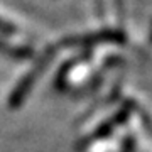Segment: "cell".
Wrapping results in <instances>:
<instances>
[{
    "mask_svg": "<svg viewBox=\"0 0 152 152\" xmlns=\"http://www.w3.org/2000/svg\"><path fill=\"white\" fill-rule=\"evenodd\" d=\"M0 53H4L5 56H10V58H29V56L32 54L29 49L26 48H14V46H10V44L4 42L2 39H0Z\"/></svg>",
    "mask_w": 152,
    "mask_h": 152,
    "instance_id": "obj_1",
    "label": "cell"
},
{
    "mask_svg": "<svg viewBox=\"0 0 152 152\" xmlns=\"http://www.w3.org/2000/svg\"><path fill=\"white\" fill-rule=\"evenodd\" d=\"M0 32H4V34H12V32H15V27H14L12 24H9L7 20L0 19Z\"/></svg>",
    "mask_w": 152,
    "mask_h": 152,
    "instance_id": "obj_2",
    "label": "cell"
}]
</instances>
